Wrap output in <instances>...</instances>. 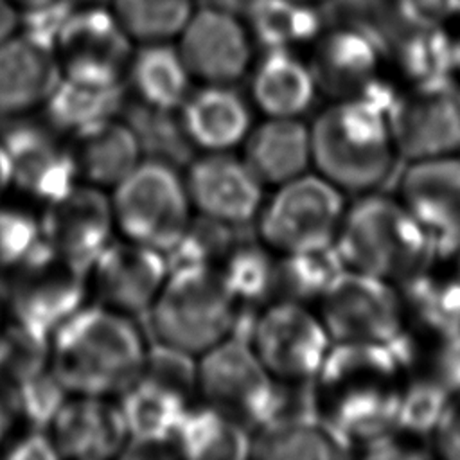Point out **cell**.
I'll use <instances>...</instances> for the list:
<instances>
[{"label": "cell", "instance_id": "cell-1", "mask_svg": "<svg viewBox=\"0 0 460 460\" xmlns=\"http://www.w3.org/2000/svg\"><path fill=\"white\" fill-rule=\"evenodd\" d=\"M311 388L316 413L358 447L397 424L406 374L390 345L332 343Z\"/></svg>", "mask_w": 460, "mask_h": 460}, {"label": "cell", "instance_id": "cell-2", "mask_svg": "<svg viewBox=\"0 0 460 460\" xmlns=\"http://www.w3.org/2000/svg\"><path fill=\"white\" fill-rule=\"evenodd\" d=\"M147 343L133 316L83 305L50 334V368L68 394L117 397L138 377Z\"/></svg>", "mask_w": 460, "mask_h": 460}, {"label": "cell", "instance_id": "cell-3", "mask_svg": "<svg viewBox=\"0 0 460 460\" xmlns=\"http://www.w3.org/2000/svg\"><path fill=\"white\" fill-rule=\"evenodd\" d=\"M311 165L343 194L376 190L397 155L386 111L365 101H332L309 126Z\"/></svg>", "mask_w": 460, "mask_h": 460}, {"label": "cell", "instance_id": "cell-4", "mask_svg": "<svg viewBox=\"0 0 460 460\" xmlns=\"http://www.w3.org/2000/svg\"><path fill=\"white\" fill-rule=\"evenodd\" d=\"M332 246L343 268L401 284L428 264L431 234L399 198L372 190L345 207Z\"/></svg>", "mask_w": 460, "mask_h": 460}, {"label": "cell", "instance_id": "cell-5", "mask_svg": "<svg viewBox=\"0 0 460 460\" xmlns=\"http://www.w3.org/2000/svg\"><path fill=\"white\" fill-rule=\"evenodd\" d=\"M241 307L216 266H178L146 316L155 341L199 356L235 334Z\"/></svg>", "mask_w": 460, "mask_h": 460}, {"label": "cell", "instance_id": "cell-6", "mask_svg": "<svg viewBox=\"0 0 460 460\" xmlns=\"http://www.w3.org/2000/svg\"><path fill=\"white\" fill-rule=\"evenodd\" d=\"M115 228L124 239L164 255L180 241L192 214L183 176L167 162L144 158L111 189Z\"/></svg>", "mask_w": 460, "mask_h": 460}, {"label": "cell", "instance_id": "cell-7", "mask_svg": "<svg viewBox=\"0 0 460 460\" xmlns=\"http://www.w3.org/2000/svg\"><path fill=\"white\" fill-rule=\"evenodd\" d=\"M345 194L318 172H304L277 187L257 214L259 239L277 253L322 250L334 244Z\"/></svg>", "mask_w": 460, "mask_h": 460}, {"label": "cell", "instance_id": "cell-8", "mask_svg": "<svg viewBox=\"0 0 460 460\" xmlns=\"http://www.w3.org/2000/svg\"><path fill=\"white\" fill-rule=\"evenodd\" d=\"M198 397L250 433L273 417L279 381L252 345L230 336L198 356Z\"/></svg>", "mask_w": 460, "mask_h": 460}, {"label": "cell", "instance_id": "cell-9", "mask_svg": "<svg viewBox=\"0 0 460 460\" xmlns=\"http://www.w3.org/2000/svg\"><path fill=\"white\" fill-rule=\"evenodd\" d=\"M386 120L408 162L460 153V79L451 72L399 88Z\"/></svg>", "mask_w": 460, "mask_h": 460}, {"label": "cell", "instance_id": "cell-10", "mask_svg": "<svg viewBox=\"0 0 460 460\" xmlns=\"http://www.w3.org/2000/svg\"><path fill=\"white\" fill-rule=\"evenodd\" d=\"M318 316L332 343L392 345L404 327L397 284L349 268L320 296Z\"/></svg>", "mask_w": 460, "mask_h": 460}, {"label": "cell", "instance_id": "cell-11", "mask_svg": "<svg viewBox=\"0 0 460 460\" xmlns=\"http://www.w3.org/2000/svg\"><path fill=\"white\" fill-rule=\"evenodd\" d=\"M4 273L11 318L49 334L81 309L88 295V271L43 241Z\"/></svg>", "mask_w": 460, "mask_h": 460}, {"label": "cell", "instance_id": "cell-12", "mask_svg": "<svg viewBox=\"0 0 460 460\" xmlns=\"http://www.w3.org/2000/svg\"><path fill=\"white\" fill-rule=\"evenodd\" d=\"M50 40L63 79L101 88L124 84L135 41L111 9L83 7L68 13Z\"/></svg>", "mask_w": 460, "mask_h": 460}, {"label": "cell", "instance_id": "cell-13", "mask_svg": "<svg viewBox=\"0 0 460 460\" xmlns=\"http://www.w3.org/2000/svg\"><path fill=\"white\" fill-rule=\"evenodd\" d=\"M248 343L280 383L313 381L332 345L320 316L288 300H271L255 314Z\"/></svg>", "mask_w": 460, "mask_h": 460}, {"label": "cell", "instance_id": "cell-14", "mask_svg": "<svg viewBox=\"0 0 460 460\" xmlns=\"http://www.w3.org/2000/svg\"><path fill=\"white\" fill-rule=\"evenodd\" d=\"M309 68L316 90L331 101H365L386 111L399 92L385 74L376 41L359 27H338L314 45Z\"/></svg>", "mask_w": 460, "mask_h": 460}, {"label": "cell", "instance_id": "cell-15", "mask_svg": "<svg viewBox=\"0 0 460 460\" xmlns=\"http://www.w3.org/2000/svg\"><path fill=\"white\" fill-rule=\"evenodd\" d=\"M40 228L45 244L88 271L97 255L113 241L111 198L101 187L77 181L45 203Z\"/></svg>", "mask_w": 460, "mask_h": 460}, {"label": "cell", "instance_id": "cell-16", "mask_svg": "<svg viewBox=\"0 0 460 460\" xmlns=\"http://www.w3.org/2000/svg\"><path fill=\"white\" fill-rule=\"evenodd\" d=\"M169 273L162 252L122 239L111 241L88 268L95 304L128 316H146Z\"/></svg>", "mask_w": 460, "mask_h": 460}, {"label": "cell", "instance_id": "cell-17", "mask_svg": "<svg viewBox=\"0 0 460 460\" xmlns=\"http://www.w3.org/2000/svg\"><path fill=\"white\" fill-rule=\"evenodd\" d=\"M176 49L190 74L205 84H232L252 63V34L241 16L214 5L194 9Z\"/></svg>", "mask_w": 460, "mask_h": 460}, {"label": "cell", "instance_id": "cell-18", "mask_svg": "<svg viewBox=\"0 0 460 460\" xmlns=\"http://www.w3.org/2000/svg\"><path fill=\"white\" fill-rule=\"evenodd\" d=\"M0 142L11 164V187L29 198L45 205L77 183L70 144L45 120L14 119Z\"/></svg>", "mask_w": 460, "mask_h": 460}, {"label": "cell", "instance_id": "cell-19", "mask_svg": "<svg viewBox=\"0 0 460 460\" xmlns=\"http://www.w3.org/2000/svg\"><path fill=\"white\" fill-rule=\"evenodd\" d=\"M196 214L248 226L262 207V183L243 158L228 151H207L189 162L183 176Z\"/></svg>", "mask_w": 460, "mask_h": 460}, {"label": "cell", "instance_id": "cell-20", "mask_svg": "<svg viewBox=\"0 0 460 460\" xmlns=\"http://www.w3.org/2000/svg\"><path fill=\"white\" fill-rule=\"evenodd\" d=\"M59 458L108 460L122 456L129 431L117 399L68 394L47 428Z\"/></svg>", "mask_w": 460, "mask_h": 460}, {"label": "cell", "instance_id": "cell-21", "mask_svg": "<svg viewBox=\"0 0 460 460\" xmlns=\"http://www.w3.org/2000/svg\"><path fill=\"white\" fill-rule=\"evenodd\" d=\"M61 81L52 40L16 32L0 45V119H20L43 108Z\"/></svg>", "mask_w": 460, "mask_h": 460}, {"label": "cell", "instance_id": "cell-22", "mask_svg": "<svg viewBox=\"0 0 460 460\" xmlns=\"http://www.w3.org/2000/svg\"><path fill=\"white\" fill-rule=\"evenodd\" d=\"M399 199L428 234L460 232V153L410 162Z\"/></svg>", "mask_w": 460, "mask_h": 460}, {"label": "cell", "instance_id": "cell-23", "mask_svg": "<svg viewBox=\"0 0 460 460\" xmlns=\"http://www.w3.org/2000/svg\"><path fill=\"white\" fill-rule=\"evenodd\" d=\"M354 444L316 411L275 415L250 433V456L261 460H338Z\"/></svg>", "mask_w": 460, "mask_h": 460}, {"label": "cell", "instance_id": "cell-24", "mask_svg": "<svg viewBox=\"0 0 460 460\" xmlns=\"http://www.w3.org/2000/svg\"><path fill=\"white\" fill-rule=\"evenodd\" d=\"M243 160L262 185L279 187L311 165V135L298 117H266L244 138Z\"/></svg>", "mask_w": 460, "mask_h": 460}, {"label": "cell", "instance_id": "cell-25", "mask_svg": "<svg viewBox=\"0 0 460 460\" xmlns=\"http://www.w3.org/2000/svg\"><path fill=\"white\" fill-rule=\"evenodd\" d=\"M180 119L190 144L203 151H230L252 129L248 104L230 84H205L189 93Z\"/></svg>", "mask_w": 460, "mask_h": 460}, {"label": "cell", "instance_id": "cell-26", "mask_svg": "<svg viewBox=\"0 0 460 460\" xmlns=\"http://www.w3.org/2000/svg\"><path fill=\"white\" fill-rule=\"evenodd\" d=\"M68 144L77 178L104 190L113 189L144 160L135 131L119 117L72 135Z\"/></svg>", "mask_w": 460, "mask_h": 460}, {"label": "cell", "instance_id": "cell-27", "mask_svg": "<svg viewBox=\"0 0 460 460\" xmlns=\"http://www.w3.org/2000/svg\"><path fill=\"white\" fill-rule=\"evenodd\" d=\"M397 288L404 313L402 332L424 340L460 341V284L424 266Z\"/></svg>", "mask_w": 460, "mask_h": 460}, {"label": "cell", "instance_id": "cell-28", "mask_svg": "<svg viewBox=\"0 0 460 460\" xmlns=\"http://www.w3.org/2000/svg\"><path fill=\"white\" fill-rule=\"evenodd\" d=\"M316 93L309 63L291 50H268L252 75V99L266 117H300Z\"/></svg>", "mask_w": 460, "mask_h": 460}, {"label": "cell", "instance_id": "cell-29", "mask_svg": "<svg viewBox=\"0 0 460 460\" xmlns=\"http://www.w3.org/2000/svg\"><path fill=\"white\" fill-rule=\"evenodd\" d=\"M128 81L138 102L160 108L180 110L187 99L190 74L176 47L165 43H144L133 52Z\"/></svg>", "mask_w": 460, "mask_h": 460}, {"label": "cell", "instance_id": "cell-30", "mask_svg": "<svg viewBox=\"0 0 460 460\" xmlns=\"http://www.w3.org/2000/svg\"><path fill=\"white\" fill-rule=\"evenodd\" d=\"M124 104V84L101 88L61 77L41 110L43 120L50 128L63 137H72L102 120L119 117Z\"/></svg>", "mask_w": 460, "mask_h": 460}, {"label": "cell", "instance_id": "cell-31", "mask_svg": "<svg viewBox=\"0 0 460 460\" xmlns=\"http://www.w3.org/2000/svg\"><path fill=\"white\" fill-rule=\"evenodd\" d=\"M174 437L181 458L241 460L250 456V431L203 402L187 410Z\"/></svg>", "mask_w": 460, "mask_h": 460}, {"label": "cell", "instance_id": "cell-32", "mask_svg": "<svg viewBox=\"0 0 460 460\" xmlns=\"http://www.w3.org/2000/svg\"><path fill=\"white\" fill-rule=\"evenodd\" d=\"M117 402L129 437L171 435L194 404L174 390L144 376H138L131 386L117 395Z\"/></svg>", "mask_w": 460, "mask_h": 460}, {"label": "cell", "instance_id": "cell-33", "mask_svg": "<svg viewBox=\"0 0 460 460\" xmlns=\"http://www.w3.org/2000/svg\"><path fill=\"white\" fill-rule=\"evenodd\" d=\"M340 270L343 264L334 246L280 253L273 266L270 302L288 300L304 305L318 302Z\"/></svg>", "mask_w": 460, "mask_h": 460}, {"label": "cell", "instance_id": "cell-34", "mask_svg": "<svg viewBox=\"0 0 460 460\" xmlns=\"http://www.w3.org/2000/svg\"><path fill=\"white\" fill-rule=\"evenodd\" d=\"M313 7L295 0H257L244 20L252 40L268 50H289L316 36L320 23Z\"/></svg>", "mask_w": 460, "mask_h": 460}, {"label": "cell", "instance_id": "cell-35", "mask_svg": "<svg viewBox=\"0 0 460 460\" xmlns=\"http://www.w3.org/2000/svg\"><path fill=\"white\" fill-rule=\"evenodd\" d=\"M111 13L135 43L176 40L194 13L192 0H111Z\"/></svg>", "mask_w": 460, "mask_h": 460}, {"label": "cell", "instance_id": "cell-36", "mask_svg": "<svg viewBox=\"0 0 460 460\" xmlns=\"http://www.w3.org/2000/svg\"><path fill=\"white\" fill-rule=\"evenodd\" d=\"M273 266L275 259H271L270 248L261 239L252 241L243 235L219 262L217 270L237 302L255 309V305L270 302Z\"/></svg>", "mask_w": 460, "mask_h": 460}, {"label": "cell", "instance_id": "cell-37", "mask_svg": "<svg viewBox=\"0 0 460 460\" xmlns=\"http://www.w3.org/2000/svg\"><path fill=\"white\" fill-rule=\"evenodd\" d=\"M128 120L142 149V156L162 160L176 167L178 160H189L194 147L183 129L180 110H160L138 102ZM190 162V160H189Z\"/></svg>", "mask_w": 460, "mask_h": 460}, {"label": "cell", "instance_id": "cell-38", "mask_svg": "<svg viewBox=\"0 0 460 460\" xmlns=\"http://www.w3.org/2000/svg\"><path fill=\"white\" fill-rule=\"evenodd\" d=\"M235 225H228L201 214L190 217L180 241L165 253L167 266H219L232 246L244 235Z\"/></svg>", "mask_w": 460, "mask_h": 460}, {"label": "cell", "instance_id": "cell-39", "mask_svg": "<svg viewBox=\"0 0 460 460\" xmlns=\"http://www.w3.org/2000/svg\"><path fill=\"white\" fill-rule=\"evenodd\" d=\"M50 368V334L18 320L0 329V376L11 385L23 383Z\"/></svg>", "mask_w": 460, "mask_h": 460}, {"label": "cell", "instance_id": "cell-40", "mask_svg": "<svg viewBox=\"0 0 460 460\" xmlns=\"http://www.w3.org/2000/svg\"><path fill=\"white\" fill-rule=\"evenodd\" d=\"M385 4L386 23L376 38L379 50L406 29H446L460 13V0H385Z\"/></svg>", "mask_w": 460, "mask_h": 460}, {"label": "cell", "instance_id": "cell-41", "mask_svg": "<svg viewBox=\"0 0 460 460\" xmlns=\"http://www.w3.org/2000/svg\"><path fill=\"white\" fill-rule=\"evenodd\" d=\"M14 386L18 417L22 422L29 424V428L47 429L68 392L56 377L52 368L23 381Z\"/></svg>", "mask_w": 460, "mask_h": 460}, {"label": "cell", "instance_id": "cell-42", "mask_svg": "<svg viewBox=\"0 0 460 460\" xmlns=\"http://www.w3.org/2000/svg\"><path fill=\"white\" fill-rule=\"evenodd\" d=\"M41 243L40 217L16 207H0V271L29 257Z\"/></svg>", "mask_w": 460, "mask_h": 460}, {"label": "cell", "instance_id": "cell-43", "mask_svg": "<svg viewBox=\"0 0 460 460\" xmlns=\"http://www.w3.org/2000/svg\"><path fill=\"white\" fill-rule=\"evenodd\" d=\"M431 447L442 458L460 460V390L446 397L431 429Z\"/></svg>", "mask_w": 460, "mask_h": 460}, {"label": "cell", "instance_id": "cell-44", "mask_svg": "<svg viewBox=\"0 0 460 460\" xmlns=\"http://www.w3.org/2000/svg\"><path fill=\"white\" fill-rule=\"evenodd\" d=\"M426 266L460 284V232L431 235Z\"/></svg>", "mask_w": 460, "mask_h": 460}, {"label": "cell", "instance_id": "cell-45", "mask_svg": "<svg viewBox=\"0 0 460 460\" xmlns=\"http://www.w3.org/2000/svg\"><path fill=\"white\" fill-rule=\"evenodd\" d=\"M5 456L14 460H50L59 458L47 429L31 428L27 433L18 435L5 442Z\"/></svg>", "mask_w": 460, "mask_h": 460}, {"label": "cell", "instance_id": "cell-46", "mask_svg": "<svg viewBox=\"0 0 460 460\" xmlns=\"http://www.w3.org/2000/svg\"><path fill=\"white\" fill-rule=\"evenodd\" d=\"M20 422L14 386L0 376V446H5L14 424Z\"/></svg>", "mask_w": 460, "mask_h": 460}, {"label": "cell", "instance_id": "cell-47", "mask_svg": "<svg viewBox=\"0 0 460 460\" xmlns=\"http://www.w3.org/2000/svg\"><path fill=\"white\" fill-rule=\"evenodd\" d=\"M20 20V9L11 0H0V45L18 32Z\"/></svg>", "mask_w": 460, "mask_h": 460}, {"label": "cell", "instance_id": "cell-48", "mask_svg": "<svg viewBox=\"0 0 460 460\" xmlns=\"http://www.w3.org/2000/svg\"><path fill=\"white\" fill-rule=\"evenodd\" d=\"M255 4H257V0H210V5L219 7L223 11H228L232 14H237L243 20L252 11V7Z\"/></svg>", "mask_w": 460, "mask_h": 460}, {"label": "cell", "instance_id": "cell-49", "mask_svg": "<svg viewBox=\"0 0 460 460\" xmlns=\"http://www.w3.org/2000/svg\"><path fill=\"white\" fill-rule=\"evenodd\" d=\"M11 187V164L7 158V153L0 142V199Z\"/></svg>", "mask_w": 460, "mask_h": 460}, {"label": "cell", "instance_id": "cell-50", "mask_svg": "<svg viewBox=\"0 0 460 460\" xmlns=\"http://www.w3.org/2000/svg\"><path fill=\"white\" fill-rule=\"evenodd\" d=\"M451 72L460 79V27L451 36Z\"/></svg>", "mask_w": 460, "mask_h": 460}, {"label": "cell", "instance_id": "cell-51", "mask_svg": "<svg viewBox=\"0 0 460 460\" xmlns=\"http://www.w3.org/2000/svg\"><path fill=\"white\" fill-rule=\"evenodd\" d=\"M20 11H27V13H38L47 9L49 5H52L56 0H11Z\"/></svg>", "mask_w": 460, "mask_h": 460}, {"label": "cell", "instance_id": "cell-52", "mask_svg": "<svg viewBox=\"0 0 460 460\" xmlns=\"http://www.w3.org/2000/svg\"><path fill=\"white\" fill-rule=\"evenodd\" d=\"M295 2H302V4H309V5H316V4H320V2H323V0H295Z\"/></svg>", "mask_w": 460, "mask_h": 460}, {"label": "cell", "instance_id": "cell-53", "mask_svg": "<svg viewBox=\"0 0 460 460\" xmlns=\"http://www.w3.org/2000/svg\"><path fill=\"white\" fill-rule=\"evenodd\" d=\"M2 323H4V322H2V305H0V329H2Z\"/></svg>", "mask_w": 460, "mask_h": 460}]
</instances>
